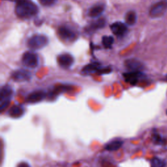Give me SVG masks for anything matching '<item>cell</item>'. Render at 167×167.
I'll return each instance as SVG.
<instances>
[{
    "label": "cell",
    "mask_w": 167,
    "mask_h": 167,
    "mask_svg": "<svg viewBox=\"0 0 167 167\" xmlns=\"http://www.w3.org/2000/svg\"><path fill=\"white\" fill-rule=\"evenodd\" d=\"M39 12V8L32 0H17L15 7V13L23 19L35 16Z\"/></svg>",
    "instance_id": "cell-1"
},
{
    "label": "cell",
    "mask_w": 167,
    "mask_h": 167,
    "mask_svg": "<svg viewBox=\"0 0 167 167\" xmlns=\"http://www.w3.org/2000/svg\"><path fill=\"white\" fill-rule=\"evenodd\" d=\"M48 44V39L42 35H35L28 41V46L32 50H40Z\"/></svg>",
    "instance_id": "cell-2"
},
{
    "label": "cell",
    "mask_w": 167,
    "mask_h": 167,
    "mask_svg": "<svg viewBox=\"0 0 167 167\" xmlns=\"http://www.w3.org/2000/svg\"><path fill=\"white\" fill-rule=\"evenodd\" d=\"M13 94V90L9 85H5L1 89L0 102H1V111L8 107Z\"/></svg>",
    "instance_id": "cell-3"
},
{
    "label": "cell",
    "mask_w": 167,
    "mask_h": 167,
    "mask_svg": "<svg viewBox=\"0 0 167 167\" xmlns=\"http://www.w3.org/2000/svg\"><path fill=\"white\" fill-rule=\"evenodd\" d=\"M22 61L24 66L31 69H34L39 64L38 55L33 52H26L23 55Z\"/></svg>",
    "instance_id": "cell-4"
},
{
    "label": "cell",
    "mask_w": 167,
    "mask_h": 167,
    "mask_svg": "<svg viewBox=\"0 0 167 167\" xmlns=\"http://www.w3.org/2000/svg\"><path fill=\"white\" fill-rule=\"evenodd\" d=\"M59 37L64 41L72 42L77 38V34L73 29L65 26H62L58 29Z\"/></svg>",
    "instance_id": "cell-5"
},
{
    "label": "cell",
    "mask_w": 167,
    "mask_h": 167,
    "mask_svg": "<svg viewBox=\"0 0 167 167\" xmlns=\"http://www.w3.org/2000/svg\"><path fill=\"white\" fill-rule=\"evenodd\" d=\"M167 9V4L165 2H159L155 4L151 8L150 15L152 18H159L163 16Z\"/></svg>",
    "instance_id": "cell-6"
},
{
    "label": "cell",
    "mask_w": 167,
    "mask_h": 167,
    "mask_svg": "<svg viewBox=\"0 0 167 167\" xmlns=\"http://www.w3.org/2000/svg\"><path fill=\"white\" fill-rule=\"evenodd\" d=\"M31 73L24 69H18L13 73L11 75L15 82H26L31 79Z\"/></svg>",
    "instance_id": "cell-7"
},
{
    "label": "cell",
    "mask_w": 167,
    "mask_h": 167,
    "mask_svg": "<svg viewBox=\"0 0 167 167\" xmlns=\"http://www.w3.org/2000/svg\"><path fill=\"white\" fill-rule=\"evenodd\" d=\"M123 76L127 82L131 85H136L144 75L140 71H131L123 73Z\"/></svg>",
    "instance_id": "cell-8"
},
{
    "label": "cell",
    "mask_w": 167,
    "mask_h": 167,
    "mask_svg": "<svg viewBox=\"0 0 167 167\" xmlns=\"http://www.w3.org/2000/svg\"><path fill=\"white\" fill-rule=\"evenodd\" d=\"M46 97V94L42 90L35 91L29 94L26 98V102L28 103H39L45 99Z\"/></svg>",
    "instance_id": "cell-9"
},
{
    "label": "cell",
    "mask_w": 167,
    "mask_h": 167,
    "mask_svg": "<svg viewBox=\"0 0 167 167\" xmlns=\"http://www.w3.org/2000/svg\"><path fill=\"white\" fill-rule=\"evenodd\" d=\"M58 62L61 67L69 69L74 63V58L69 54H62L58 57Z\"/></svg>",
    "instance_id": "cell-10"
},
{
    "label": "cell",
    "mask_w": 167,
    "mask_h": 167,
    "mask_svg": "<svg viewBox=\"0 0 167 167\" xmlns=\"http://www.w3.org/2000/svg\"><path fill=\"white\" fill-rule=\"evenodd\" d=\"M110 29L116 36H123L127 32V27L125 24L120 22L113 23L110 26Z\"/></svg>",
    "instance_id": "cell-11"
},
{
    "label": "cell",
    "mask_w": 167,
    "mask_h": 167,
    "mask_svg": "<svg viewBox=\"0 0 167 167\" xmlns=\"http://www.w3.org/2000/svg\"><path fill=\"white\" fill-rule=\"evenodd\" d=\"M125 65L131 71H140L143 69L144 65L137 59H130L125 61Z\"/></svg>",
    "instance_id": "cell-12"
},
{
    "label": "cell",
    "mask_w": 167,
    "mask_h": 167,
    "mask_svg": "<svg viewBox=\"0 0 167 167\" xmlns=\"http://www.w3.org/2000/svg\"><path fill=\"white\" fill-rule=\"evenodd\" d=\"M24 112H25V110H24L22 106L14 105L10 108L8 114L11 117H13V118H19L24 115Z\"/></svg>",
    "instance_id": "cell-13"
},
{
    "label": "cell",
    "mask_w": 167,
    "mask_h": 167,
    "mask_svg": "<svg viewBox=\"0 0 167 167\" xmlns=\"http://www.w3.org/2000/svg\"><path fill=\"white\" fill-rule=\"evenodd\" d=\"M104 11V5L103 4L95 5L90 9L89 16L91 18H97L101 16Z\"/></svg>",
    "instance_id": "cell-14"
},
{
    "label": "cell",
    "mask_w": 167,
    "mask_h": 167,
    "mask_svg": "<svg viewBox=\"0 0 167 167\" xmlns=\"http://www.w3.org/2000/svg\"><path fill=\"white\" fill-rule=\"evenodd\" d=\"M101 66L98 63H92L86 65L82 69V73L85 75H88L94 73H99V70L101 69Z\"/></svg>",
    "instance_id": "cell-15"
},
{
    "label": "cell",
    "mask_w": 167,
    "mask_h": 167,
    "mask_svg": "<svg viewBox=\"0 0 167 167\" xmlns=\"http://www.w3.org/2000/svg\"><path fill=\"white\" fill-rule=\"evenodd\" d=\"M105 24H106V21L104 19L97 20L90 24L87 28V31L88 32H95V31L98 30L99 29L104 28L105 26Z\"/></svg>",
    "instance_id": "cell-16"
},
{
    "label": "cell",
    "mask_w": 167,
    "mask_h": 167,
    "mask_svg": "<svg viewBox=\"0 0 167 167\" xmlns=\"http://www.w3.org/2000/svg\"><path fill=\"white\" fill-rule=\"evenodd\" d=\"M123 142L121 140H114L110 142L105 146V149L110 152H114L118 150L120 148L123 146Z\"/></svg>",
    "instance_id": "cell-17"
},
{
    "label": "cell",
    "mask_w": 167,
    "mask_h": 167,
    "mask_svg": "<svg viewBox=\"0 0 167 167\" xmlns=\"http://www.w3.org/2000/svg\"><path fill=\"white\" fill-rule=\"evenodd\" d=\"M137 14L134 11H129L126 14L125 22L129 26H133L137 22Z\"/></svg>",
    "instance_id": "cell-18"
},
{
    "label": "cell",
    "mask_w": 167,
    "mask_h": 167,
    "mask_svg": "<svg viewBox=\"0 0 167 167\" xmlns=\"http://www.w3.org/2000/svg\"><path fill=\"white\" fill-rule=\"evenodd\" d=\"M114 41V38L112 36H103L102 39L103 45L105 48H111Z\"/></svg>",
    "instance_id": "cell-19"
},
{
    "label": "cell",
    "mask_w": 167,
    "mask_h": 167,
    "mask_svg": "<svg viewBox=\"0 0 167 167\" xmlns=\"http://www.w3.org/2000/svg\"><path fill=\"white\" fill-rule=\"evenodd\" d=\"M151 165L152 167H165V162L157 157H154L152 159Z\"/></svg>",
    "instance_id": "cell-20"
},
{
    "label": "cell",
    "mask_w": 167,
    "mask_h": 167,
    "mask_svg": "<svg viewBox=\"0 0 167 167\" xmlns=\"http://www.w3.org/2000/svg\"><path fill=\"white\" fill-rule=\"evenodd\" d=\"M39 1L44 6H52L55 3L56 0H39Z\"/></svg>",
    "instance_id": "cell-21"
},
{
    "label": "cell",
    "mask_w": 167,
    "mask_h": 167,
    "mask_svg": "<svg viewBox=\"0 0 167 167\" xmlns=\"http://www.w3.org/2000/svg\"><path fill=\"white\" fill-rule=\"evenodd\" d=\"M153 138L155 142H156V143H160V142H161V137H160V136L158 134H155Z\"/></svg>",
    "instance_id": "cell-22"
},
{
    "label": "cell",
    "mask_w": 167,
    "mask_h": 167,
    "mask_svg": "<svg viewBox=\"0 0 167 167\" xmlns=\"http://www.w3.org/2000/svg\"><path fill=\"white\" fill-rule=\"evenodd\" d=\"M17 167H30V166L27 163L22 162V163L18 164V165L17 166Z\"/></svg>",
    "instance_id": "cell-23"
},
{
    "label": "cell",
    "mask_w": 167,
    "mask_h": 167,
    "mask_svg": "<svg viewBox=\"0 0 167 167\" xmlns=\"http://www.w3.org/2000/svg\"><path fill=\"white\" fill-rule=\"evenodd\" d=\"M166 78H167V75H166Z\"/></svg>",
    "instance_id": "cell-24"
},
{
    "label": "cell",
    "mask_w": 167,
    "mask_h": 167,
    "mask_svg": "<svg viewBox=\"0 0 167 167\" xmlns=\"http://www.w3.org/2000/svg\"><path fill=\"white\" fill-rule=\"evenodd\" d=\"M166 114H167V112H166Z\"/></svg>",
    "instance_id": "cell-25"
},
{
    "label": "cell",
    "mask_w": 167,
    "mask_h": 167,
    "mask_svg": "<svg viewBox=\"0 0 167 167\" xmlns=\"http://www.w3.org/2000/svg\"><path fill=\"white\" fill-rule=\"evenodd\" d=\"M16 1H17V0H16Z\"/></svg>",
    "instance_id": "cell-26"
}]
</instances>
